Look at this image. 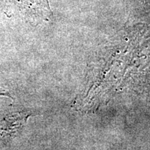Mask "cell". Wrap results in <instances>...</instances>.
I'll return each instance as SVG.
<instances>
[{
  "label": "cell",
  "instance_id": "obj_2",
  "mask_svg": "<svg viewBox=\"0 0 150 150\" xmlns=\"http://www.w3.org/2000/svg\"><path fill=\"white\" fill-rule=\"evenodd\" d=\"M0 97H8L13 99V97L11 95V93H9L8 91H7V90L4 88H2L1 87H0Z\"/></svg>",
  "mask_w": 150,
  "mask_h": 150
},
{
  "label": "cell",
  "instance_id": "obj_1",
  "mask_svg": "<svg viewBox=\"0 0 150 150\" xmlns=\"http://www.w3.org/2000/svg\"><path fill=\"white\" fill-rule=\"evenodd\" d=\"M32 115L29 110L8 111L0 114V150H2L14 139Z\"/></svg>",
  "mask_w": 150,
  "mask_h": 150
}]
</instances>
